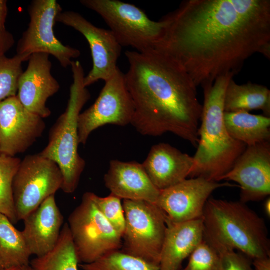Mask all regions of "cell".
Instances as JSON below:
<instances>
[{"instance_id": "6da1fadb", "label": "cell", "mask_w": 270, "mask_h": 270, "mask_svg": "<svg viewBox=\"0 0 270 270\" xmlns=\"http://www.w3.org/2000/svg\"><path fill=\"white\" fill-rule=\"evenodd\" d=\"M161 20L155 48L180 65L196 87L236 75L256 53L270 58V0H186Z\"/></svg>"}, {"instance_id": "7a4b0ae2", "label": "cell", "mask_w": 270, "mask_h": 270, "mask_svg": "<svg viewBox=\"0 0 270 270\" xmlns=\"http://www.w3.org/2000/svg\"><path fill=\"white\" fill-rule=\"evenodd\" d=\"M125 55L129 63L126 81L134 108L131 124L142 135L170 132L197 147L202 105L188 74L156 48Z\"/></svg>"}, {"instance_id": "3957f363", "label": "cell", "mask_w": 270, "mask_h": 270, "mask_svg": "<svg viewBox=\"0 0 270 270\" xmlns=\"http://www.w3.org/2000/svg\"><path fill=\"white\" fill-rule=\"evenodd\" d=\"M232 73L217 78L213 84L203 88L199 142L189 177L202 178L219 182L232 168L246 146L233 138L224 122V100Z\"/></svg>"}, {"instance_id": "277c9868", "label": "cell", "mask_w": 270, "mask_h": 270, "mask_svg": "<svg viewBox=\"0 0 270 270\" xmlns=\"http://www.w3.org/2000/svg\"><path fill=\"white\" fill-rule=\"evenodd\" d=\"M204 234L252 260L270 258V240L264 219L246 204L210 198L204 210Z\"/></svg>"}, {"instance_id": "5b68a950", "label": "cell", "mask_w": 270, "mask_h": 270, "mask_svg": "<svg viewBox=\"0 0 270 270\" xmlns=\"http://www.w3.org/2000/svg\"><path fill=\"white\" fill-rule=\"evenodd\" d=\"M70 66L73 83L67 107L50 129L48 145L39 153L58 166L63 178L61 189L68 194L76 190L86 166L85 160L78 152V118L90 98L84 86L85 76L82 65L78 61H72Z\"/></svg>"}, {"instance_id": "8992f818", "label": "cell", "mask_w": 270, "mask_h": 270, "mask_svg": "<svg viewBox=\"0 0 270 270\" xmlns=\"http://www.w3.org/2000/svg\"><path fill=\"white\" fill-rule=\"evenodd\" d=\"M80 2L101 16L122 47L147 52L155 48L162 36L164 22L151 20L134 4L118 0H81Z\"/></svg>"}, {"instance_id": "52a82bcc", "label": "cell", "mask_w": 270, "mask_h": 270, "mask_svg": "<svg viewBox=\"0 0 270 270\" xmlns=\"http://www.w3.org/2000/svg\"><path fill=\"white\" fill-rule=\"evenodd\" d=\"M68 224L80 264L92 263L122 248V237L98 208L91 192L83 195Z\"/></svg>"}, {"instance_id": "ba28073f", "label": "cell", "mask_w": 270, "mask_h": 270, "mask_svg": "<svg viewBox=\"0 0 270 270\" xmlns=\"http://www.w3.org/2000/svg\"><path fill=\"white\" fill-rule=\"evenodd\" d=\"M126 221L122 237L124 252L159 266L167 228L165 213L156 204L123 200Z\"/></svg>"}, {"instance_id": "9c48e42d", "label": "cell", "mask_w": 270, "mask_h": 270, "mask_svg": "<svg viewBox=\"0 0 270 270\" xmlns=\"http://www.w3.org/2000/svg\"><path fill=\"white\" fill-rule=\"evenodd\" d=\"M62 182V172L55 162L40 154L26 156L21 160L12 185L18 220H24L44 200L55 195Z\"/></svg>"}, {"instance_id": "30bf717a", "label": "cell", "mask_w": 270, "mask_h": 270, "mask_svg": "<svg viewBox=\"0 0 270 270\" xmlns=\"http://www.w3.org/2000/svg\"><path fill=\"white\" fill-rule=\"evenodd\" d=\"M28 11L30 22L18 42L16 54L30 56L35 53L46 54L54 56L63 68L70 66L80 52L63 44L55 36L56 18L62 12L60 4L56 0H34Z\"/></svg>"}, {"instance_id": "8fae6325", "label": "cell", "mask_w": 270, "mask_h": 270, "mask_svg": "<svg viewBox=\"0 0 270 270\" xmlns=\"http://www.w3.org/2000/svg\"><path fill=\"white\" fill-rule=\"evenodd\" d=\"M134 113L125 74L118 68L105 84L94 103L78 118L79 144L84 145L90 134L106 124L124 126L131 124Z\"/></svg>"}, {"instance_id": "7c38bea8", "label": "cell", "mask_w": 270, "mask_h": 270, "mask_svg": "<svg viewBox=\"0 0 270 270\" xmlns=\"http://www.w3.org/2000/svg\"><path fill=\"white\" fill-rule=\"evenodd\" d=\"M56 22L78 31L89 44L93 65L84 78L85 87L100 80L105 82L113 76L118 68L117 62L122 46L110 30L96 27L81 14L72 11L62 12L57 16Z\"/></svg>"}, {"instance_id": "4fadbf2b", "label": "cell", "mask_w": 270, "mask_h": 270, "mask_svg": "<svg viewBox=\"0 0 270 270\" xmlns=\"http://www.w3.org/2000/svg\"><path fill=\"white\" fill-rule=\"evenodd\" d=\"M234 186L202 178H187L161 190L156 204L165 213L169 222H182L200 219L212 193L220 188Z\"/></svg>"}, {"instance_id": "5bb4252c", "label": "cell", "mask_w": 270, "mask_h": 270, "mask_svg": "<svg viewBox=\"0 0 270 270\" xmlns=\"http://www.w3.org/2000/svg\"><path fill=\"white\" fill-rule=\"evenodd\" d=\"M44 118L28 111L16 96L0 102V154L24 152L42 136Z\"/></svg>"}, {"instance_id": "9a60e30c", "label": "cell", "mask_w": 270, "mask_h": 270, "mask_svg": "<svg viewBox=\"0 0 270 270\" xmlns=\"http://www.w3.org/2000/svg\"><path fill=\"white\" fill-rule=\"evenodd\" d=\"M238 183L240 202L262 200L270 194V142L247 146L221 180Z\"/></svg>"}, {"instance_id": "2e32d148", "label": "cell", "mask_w": 270, "mask_h": 270, "mask_svg": "<svg viewBox=\"0 0 270 270\" xmlns=\"http://www.w3.org/2000/svg\"><path fill=\"white\" fill-rule=\"evenodd\" d=\"M50 55L32 54L26 70L20 77L16 96L30 112L42 118L51 115L46 104L48 100L60 90L58 82L52 74Z\"/></svg>"}, {"instance_id": "e0dca14e", "label": "cell", "mask_w": 270, "mask_h": 270, "mask_svg": "<svg viewBox=\"0 0 270 270\" xmlns=\"http://www.w3.org/2000/svg\"><path fill=\"white\" fill-rule=\"evenodd\" d=\"M23 221L22 232L32 256L40 257L51 251L59 240L64 224L55 195L44 200Z\"/></svg>"}, {"instance_id": "ac0fdd59", "label": "cell", "mask_w": 270, "mask_h": 270, "mask_svg": "<svg viewBox=\"0 0 270 270\" xmlns=\"http://www.w3.org/2000/svg\"><path fill=\"white\" fill-rule=\"evenodd\" d=\"M106 186L122 200L156 204L161 190L152 182L142 164L112 160L104 175Z\"/></svg>"}, {"instance_id": "d6986e66", "label": "cell", "mask_w": 270, "mask_h": 270, "mask_svg": "<svg viewBox=\"0 0 270 270\" xmlns=\"http://www.w3.org/2000/svg\"><path fill=\"white\" fill-rule=\"evenodd\" d=\"M142 164L153 184L163 190L189 177L194 158L168 144L160 143L152 146Z\"/></svg>"}, {"instance_id": "ffe728a7", "label": "cell", "mask_w": 270, "mask_h": 270, "mask_svg": "<svg viewBox=\"0 0 270 270\" xmlns=\"http://www.w3.org/2000/svg\"><path fill=\"white\" fill-rule=\"evenodd\" d=\"M204 240L202 218L182 222L167 220L160 270H182L183 262Z\"/></svg>"}, {"instance_id": "44dd1931", "label": "cell", "mask_w": 270, "mask_h": 270, "mask_svg": "<svg viewBox=\"0 0 270 270\" xmlns=\"http://www.w3.org/2000/svg\"><path fill=\"white\" fill-rule=\"evenodd\" d=\"M224 118L229 134L246 146L270 142V117L247 112H224Z\"/></svg>"}, {"instance_id": "7402d4cb", "label": "cell", "mask_w": 270, "mask_h": 270, "mask_svg": "<svg viewBox=\"0 0 270 270\" xmlns=\"http://www.w3.org/2000/svg\"><path fill=\"white\" fill-rule=\"evenodd\" d=\"M224 110L225 112L260 110L264 116L270 117V90L266 86L252 82L238 84L232 78L226 88Z\"/></svg>"}, {"instance_id": "603a6c76", "label": "cell", "mask_w": 270, "mask_h": 270, "mask_svg": "<svg viewBox=\"0 0 270 270\" xmlns=\"http://www.w3.org/2000/svg\"><path fill=\"white\" fill-rule=\"evenodd\" d=\"M31 256L22 232L0 214V256L4 268L29 265Z\"/></svg>"}, {"instance_id": "cb8c5ba5", "label": "cell", "mask_w": 270, "mask_h": 270, "mask_svg": "<svg viewBox=\"0 0 270 270\" xmlns=\"http://www.w3.org/2000/svg\"><path fill=\"white\" fill-rule=\"evenodd\" d=\"M79 262L68 223L64 224L54 248L30 262L32 270H78Z\"/></svg>"}, {"instance_id": "d4e9b609", "label": "cell", "mask_w": 270, "mask_h": 270, "mask_svg": "<svg viewBox=\"0 0 270 270\" xmlns=\"http://www.w3.org/2000/svg\"><path fill=\"white\" fill-rule=\"evenodd\" d=\"M21 160L16 156L0 154V214L13 224L17 220L14 207L12 185Z\"/></svg>"}, {"instance_id": "484cf974", "label": "cell", "mask_w": 270, "mask_h": 270, "mask_svg": "<svg viewBox=\"0 0 270 270\" xmlns=\"http://www.w3.org/2000/svg\"><path fill=\"white\" fill-rule=\"evenodd\" d=\"M82 270H160L158 266L120 250L110 252L88 264H79Z\"/></svg>"}, {"instance_id": "4316f807", "label": "cell", "mask_w": 270, "mask_h": 270, "mask_svg": "<svg viewBox=\"0 0 270 270\" xmlns=\"http://www.w3.org/2000/svg\"><path fill=\"white\" fill-rule=\"evenodd\" d=\"M30 56L17 54L12 58L0 56V102L16 96L18 80L23 72L22 64Z\"/></svg>"}, {"instance_id": "83f0119b", "label": "cell", "mask_w": 270, "mask_h": 270, "mask_svg": "<svg viewBox=\"0 0 270 270\" xmlns=\"http://www.w3.org/2000/svg\"><path fill=\"white\" fill-rule=\"evenodd\" d=\"M92 197L100 212L122 237L126 221L122 199L112 194L102 198L92 192Z\"/></svg>"}, {"instance_id": "f1b7e54d", "label": "cell", "mask_w": 270, "mask_h": 270, "mask_svg": "<svg viewBox=\"0 0 270 270\" xmlns=\"http://www.w3.org/2000/svg\"><path fill=\"white\" fill-rule=\"evenodd\" d=\"M204 239L218 254L220 270H254L248 256L204 234Z\"/></svg>"}, {"instance_id": "f546056e", "label": "cell", "mask_w": 270, "mask_h": 270, "mask_svg": "<svg viewBox=\"0 0 270 270\" xmlns=\"http://www.w3.org/2000/svg\"><path fill=\"white\" fill-rule=\"evenodd\" d=\"M189 258L183 270H220L218 254L204 239Z\"/></svg>"}, {"instance_id": "4dcf8cb0", "label": "cell", "mask_w": 270, "mask_h": 270, "mask_svg": "<svg viewBox=\"0 0 270 270\" xmlns=\"http://www.w3.org/2000/svg\"><path fill=\"white\" fill-rule=\"evenodd\" d=\"M14 42V38L12 34L6 30L0 31V56H4Z\"/></svg>"}, {"instance_id": "1f68e13d", "label": "cell", "mask_w": 270, "mask_h": 270, "mask_svg": "<svg viewBox=\"0 0 270 270\" xmlns=\"http://www.w3.org/2000/svg\"><path fill=\"white\" fill-rule=\"evenodd\" d=\"M8 14L6 0H0V31L6 30L5 23Z\"/></svg>"}, {"instance_id": "d6a6232c", "label": "cell", "mask_w": 270, "mask_h": 270, "mask_svg": "<svg viewBox=\"0 0 270 270\" xmlns=\"http://www.w3.org/2000/svg\"><path fill=\"white\" fill-rule=\"evenodd\" d=\"M252 261L254 270H270V258H258Z\"/></svg>"}, {"instance_id": "836d02e7", "label": "cell", "mask_w": 270, "mask_h": 270, "mask_svg": "<svg viewBox=\"0 0 270 270\" xmlns=\"http://www.w3.org/2000/svg\"><path fill=\"white\" fill-rule=\"evenodd\" d=\"M264 211L266 215L270 216V198H268L264 202Z\"/></svg>"}, {"instance_id": "e575fe53", "label": "cell", "mask_w": 270, "mask_h": 270, "mask_svg": "<svg viewBox=\"0 0 270 270\" xmlns=\"http://www.w3.org/2000/svg\"><path fill=\"white\" fill-rule=\"evenodd\" d=\"M20 270H32V268L29 264L22 267Z\"/></svg>"}, {"instance_id": "d590c367", "label": "cell", "mask_w": 270, "mask_h": 270, "mask_svg": "<svg viewBox=\"0 0 270 270\" xmlns=\"http://www.w3.org/2000/svg\"><path fill=\"white\" fill-rule=\"evenodd\" d=\"M5 269L4 264L0 256V270H4Z\"/></svg>"}, {"instance_id": "8d00e7d4", "label": "cell", "mask_w": 270, "mask_h": 270, "mask_svg": "<svg viewBox=\"0 0 270 270\" xmlns=\"http://www.w3.org/2000/svg\"><path fill=\"white\" fill-rule=\"evenodd\" d=\"M21 268H5L4 270H20Z\"/></svg>"}]
</instances>
